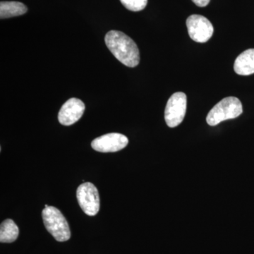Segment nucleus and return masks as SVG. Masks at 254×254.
Wrapping results in <instances>:
<instances>
[{"label": "nucleus", "instance_id": "1a4fd4ad", "mask_svg": "<svg viewBox=\"0 0 254 254\" xmlns=\"http://www.w3.org/2000/svg\"><path fill=\"white\" fill-rule=\"evenodd\" d=\"M237 74L249 76L254 73V49H249L237 57L234 64Z\"/></svg>", "mask_w": 254, "mask_h": 254}, {"label": "nucleus", "instance_id": "f257e3e1", "mask_svg": "<svg viewBox=\"0 0 254 254\" xmlns=\"http://www.w3.org/2000/svg\"><path fill=\"white\" fill-rule=\"evenodd\" d=\"M105 43L112 54L125 66L136 67L140 55L137 45L130 37L118 31H110L105 38Z\"/></svg>", "mask_w": 254, "mask_h": 254}, {"label": "nucleus", "instance_id": "7ed1b4c3", "mask_svg": "<svg viewBox=\"0 0 254 254\" xmlns=\"http://www.w3.org/2000/svg\"><path fill=\"white\" fill-rule=\"evenodd\" d=\"M242 112L240 100L236 97H227L219 102L209 112L206 122L210 126H216L225 120L238 118Z\"/></svg>", "mask_w": 254, "mask_h": 254}, {"label": "nucleus", "instance_id": "9b49d317", "mask_svg": "<svg viewBox=\"0 0 254 254\" xmlns=\"http://www.w3.org/2000/svg\"><path fill=\"white\" fill-rule=\"evenodd\" d=\"M19 230L16 223L11 219H6L1 222L0 227V242L11 243L18 238Z\"/></svg>", "mask_w": 254, "mask_h": 254}, {"label": "nucleus", "instance_id": "20e7f679", "mask_svg": "<svg viewBox=\"0 0 254 254\" xmlns=\"http://www.w3.org/2000/svg\"><path fill=\"white\" fill-rule=\"evenodd\" d=\"M187 98L185 93H174L167 103L165 120L169 127L174 128L180 125L186 115Z\"/></svg>", "mask_w": 254, "mask_h": 254}, {"label": "nucleus", "instance_id": "0eeeda50", "mask_svg": "<svg viewBox=\"0 0 254 254\" xmlns=\"http://www.w3.org/2000/svg\"><path fill=\"white\" fill-rule=\"evenodd\" d=\"M128 138L122 133H110L93 140L92 148L101 153H113L124 149L128 145Z\"/></svg>", "mask_w": 254, "mask_h": 254}, {"label": "nucleus", "instance_id": "f8f14e48", "mask_svg": "<svg viewBox=\"0 0 254 254\" xmlns=\"http://www.w3.org/2000/svg\"><path fill=\"white\" fill-rule=\"evenodd\" d=\"M120 1L127 9L132 11H141L148 4V0H120Z\"/></svg>", "mask_w": 254, "mask_h": 254}, {"label": "nucleus", "instance_id": "f03ea898", "mask_svg": "<svg viewBox=\"0 0 254 254\" xmlns=\"http://www.w3.org/2000/svg\"><path fill=\"white\" fill-rule=\"evenodd\" d=\"M43 222L47 230L58 242H66L71 237V231L66 218L55 207L48 206L42 212Z\"/></svg>", "mask_w": 254, "mask_h": 254}, {"label": "nucleus", "instance_id": "39448f33", "mask_svg": "<svg viewBox=\"0 0 254 254\" xmlns=\"http://www.w3.org/2000/svg\"><path fill=\"white\" fill-rule=\"evenodd\" d=\"M78 204L83 211L89 216H94L99 212V192L91 182L82 184L76 190Z\"/></svg>", "mask_w": 254, "mask_h": 254}, {"label": "nucleus", "instance_id": "9d476101", "mask_svg": "<svg viewBox=\"0 0 254 254\" xmlns=\"http://www.w3.org/2000/svg\"><path fill=\"white\" fill-rule=\"evenodd\" d=\"M27 11V7L19 1H1L0 18H7L21 16Z\"/></svg>", "mask_w": 254, "mask_h": 254}, {"label": "nucleus", "instance_id": "ddd939ff", "mask_svg": "<svg viewBox=\"0 0 254 254\" xmlns=\"http://www.w3.org/2000/svg\"><path fill=\"white\" fill-rule=\"evenodd\" d=\"M192 1L197 6H200V7H204V6H207L209 4L210 0H192Z\"/></svg>", "mask_w": 254, "mask_h": 254}, {"label": "nucleus", "instance_id": "6e6552de", "mask_svg": "<svg viewBox=\"0 0 254 254\" xmlns=\"http://www.w3.org/2000/svg\"><path fill=\"white\" fill-rule=\"evenodd\" d=\"M85 105L78 98L68 100L62 107L58 115V120L61 125L70 126L76 123L83 116Z\"/></svg>", "mask_w": 254, "mask_h": 254}, {"label": "nucleus", "instance_id": "423d86ee", "mask_svg": "<svg viewBox=\"0 0 254 254\" xmlns=\"http://www.w3.org/2000/svg\"><path fill=\"white\" fill-rule=\"evenodd\" d=\"M187 27L190 38L196 43H206L213 35V25L201 15L190 16L187 20Z\"/></svg>", "mask_w": 254, "mask_h": 254}, {"label": "nucleus", "instance_id": "4468645a", "mask_svg": "<svg viewBox=\"0 0 254 254\" xmlns=\"http://www.w3.org/2000/svg\"><path fill=\"white\" fill-rule=\"evenodd\" d=\"M48 205H45V208H48Z\"/></svg>", "mask_w": 254, "mask_h": 254}]
</instances>
